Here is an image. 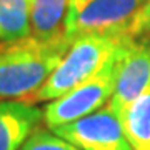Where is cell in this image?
Wrapping results in <instances>:
<instances>
[{"instance_id":"obj_6","label":"cell","mask_w":150,"mask_h":150,"mask_svg":"<svg viewBox=\"0 0 150 150\" xmlns=\"http://www.w3.org/2000/svg\"><path fill=\"white\" fill-rule=\"evenodd\" d=\"M150 87V43L145 38H134L125 48L117 74L115 90L107 103L118 118L134 100Z\"/></svg>"},{"instance_id":"obj_5","label":"cell","mask_w":150,"mask_h":150,"mask_svg":"<svg viewBox=\"0 0 150 150\" xmlns=\"http://www.w3.org/2000/svg\"><path fill=\"white\" fill-rule=\"evenodd\" d=\"M52 130L80 150H134L123 132L122 122L107 105Z\"/></svg>"},{"instance_id":"obj_13","label":"cell","mask_w":150,"mask_h":150,"mask_svg":"<svg viewBox=\"0 0 150 150\" xmlns=\"http://www.w3.org/2000/svg\"><path fill=\"white\" fill-rule=\"evenodd\" d=\"M142 38H145V40H147V42L150 43V35H147V37H142Z\"/></svg>"},{"instance_id":"obj_11","label":"cell","mask_w":150,"mask_h":150,"mask_svg":"<svg viewBox=\"0 0 150 150\" xmlns=\"http://www.w3.org/2000/svg\"><path fill=\"white\" fill-rule=\"evenodd\" d=\"M20 150H80L70 144L69 140L62 139L54 130L37 127L33 134L27 139V142L22 145Z\"/></svg>"},{"instance_id":"obj_2","label":"cell","mask_w":150,"mask_h":150,"mask_svg":"<svg viewBox=\"0 0 150 150\" xmlns=\"http://www.w3.org/2000/svg\"><path fill=\"white\" fill-rule=\"evenodd\" d=\"M129 38V33H83L75 37L57 69L32 97L30 102H50L62 97L74 87L98 74L118 48Z\"/></svg>"},{"instance_id":"obj_10","label":"cell","mask_w":150,"mask_h":150,"mask_svg":"<svg viewBox=\"0 0 150 150\" xmlns=\"http://www.w3.org/2000/svg\"><path fill=\"white\" fill-rule=\"evenodd\" d=\"M70 0H30L32 35L54 37L64 32V22Z\"/></svg>"},{"instance_id":"obj_12","label":"cell","mask_w":150,"mask_h":150,"mask_svg":"<svg viewBox=\"0 0 150 150\" xmlns=\"http://www.w3.org/2000/svg\"><path fill=\"white\" fill-rule=\"evenodd\" d=\"M127 33L132 38H142L150 35V0H144L134 18L130 20Z\"/></svg>"},{"instance_id":"obj_9","label":"cell","mask_w":150,"mask_h":150,"mask_svg":"<svg viewBox=\"0 0 150 150\" xmlns=\"http://www.w3.org/2000/svg\"><path fill=\"white\" fill-rule=\"evenodd\" d=\"M32 35L30 0H0V42Z\"/></svg>"},{"instance_id":"obj_4","label":"cell","mask_w":150,"mask_h":150,"mask_svg":"<svg viewBox=\"0 0 150 150\" xmlns=\"http://www.w3.org/2000/svg\"><path fill=\"white\" fill-rule=\"evenodd\" d=\"M144 0H70L64 30L72 40L83 33H127Z\"/></svg>"},{"instance_id":"obj_7","label":"cell","mask_w":150,"mask_h":150,"mask_svg":"<svg viewBox=\"0 0 150 150\" xmlns=\"http://www.w3.org/2000/svg\"><path fill=\"white\" fill-rule=\"evenodd\" d=\"M43 120V108L27 100H0V150H20Z\"/></svg>"},{"instance_id":"obj_8","label":"cell","mask_w":150,"mask_h":150,"mask_svg":"<svg viewBox=\"0 0 150 150\" xmlns=\"http://www.w3.org/2000/svg\"><path fill=\"white\" fill-rule=\"evenodd\" d=\"M134 150H150V87L118 118Z\"/></svg>"},{"instance_id":"obj_1","label":"cell","mask_w":150,"mask_h":150,"mask_svg":"<svg viewBox=\"0 0 150 150\" xmlns=\"http://www.w3.org/2000/svg\"><path fill=\"white\" fill-rule=\"evenodd\" d=\"M72 38L65 30L54 37L28 35L0 42V100L30 102L67 54Z\"/></svg>"},{"instance_id":"obj_3","label":"cell","mask_w":150,"mask_h":150,"mask_svg":"<svg viewBox=\"0 0 150 150\" xmlns=\"http://www.w3.org/2000/svg\"><path fill=\"white\" fill-rule=\"evenodd\" d=\"M132 40L134 38H129L123 43L108 59V62L103 65V69L98 74L90 77L88 80L82 82L80 85L74 87L62 97L47 102L43 108V123L47 129L52 130L55 127L83 118L100 110L110 102L113 90H115V83H117L120 60H122L125 48L129 47Z\"/></svg>"}]
</instances>
